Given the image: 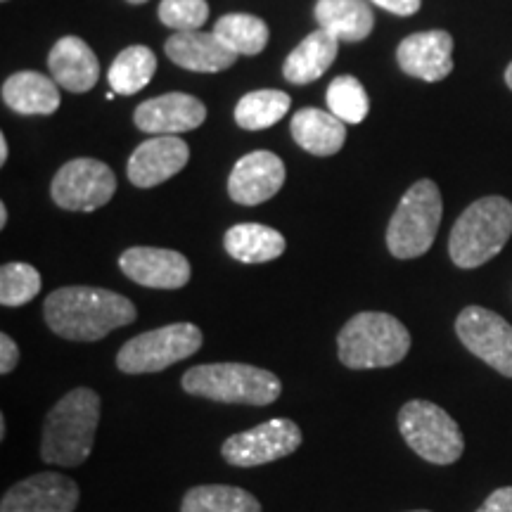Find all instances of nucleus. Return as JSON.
<instances>
[{"mask_svg": "<svg viewBox=\"0 0 512 512\" xmlns=\"http://www.w3.org/2000/svg\"><path fill=\"white\" fill-rule=\"evenodd\" d=\"M512 235V202L491 195L472 202L458 216L448 238V254L458 268H479L501 254Z\"/></svg>", "mask_w": 512, "mask_h": 512, "instance_id": "nucleus-4", "label": "nucleus"}, {"mask_svg": "<svg viewBox=\"0 0 512 512\" xmlns=\"http://www.w3.org/2000/svg\"><path fill=\"white\" fill-rule=\"evenodd\" d=\"M81 491L72 477L36 472L5 491L0 512H74Z\"/></svg>", "mask_w": 512, "mask_h": 512, "instance_id": "nucleus-12", "label": "nucleus"}, {"mask_svg": "<svg viewBox=\"0 0 512 512\" xmlns=\"http://www.w3.org/2000/svg\"><path fill=\"white\" fill-rule=\"evenodd\" d=\"M159 19L174 31H200L209 19L207 0H162Z\"/></svg>", "mask_w": 512, "mask_h": 512, "instance_id": "nucleus-31", "label": "nucleus"}, {"mask_svg": "<svg viewBox=\"0 0 512 512\" xmlns=\"http://www.w3.org/2000/svg\"><path fill=\"white\" fill-rule=\"evenodd\" d=\"M55 79L38 72H17L3 83V102L17 114H55L60 107Z\"/></svg>", "mask_w": 512, "mask_h": 512, "instance_id": "nucleus-22", "label": "nucleus"}, {"mask_svg": "<svg viewBox=\"0 0 512 512\" xmlns=\"http://www.w3.org/2000/svg\"><path fill=\"white\" fill-rule=\"evenodd\" d=\"M41 273L34 266L22 264V261H12L0 268V304L24 306L41 292Z\"/></svg>", "mask_w": 512, "mask_h": 512, "instance_id": "nucleus-30", "label": "nucleus"}, {"mask_svg": "<svg viewBox=\"0 0 512 512\" xmlns=\"http://www.w3.org/2000/svg\"><path fill=\"white\" fill-rule=\"evenodd\" d=\"M290 105V95L283 91H273V88L252 91L235 107V121L245 131H264V128L278 124L290 112Z\"/></svg>", "mask_w": 512, "mask_h": 512, "instance_id": "nucleus-27", "label": "nucleus"}, {"mask_svg": "<svg viewBox=\"0 0 512 512\" xmlns=\"http://www.w3.org/2000/svg\"><path fill=\"white\" fill-rule=\"evenodd\" d=\"M117 192V176L98 159H72L57 171L50 195L60 209L95 211L105 207Z\"/></svg>", "mask_w": 512, "mask_h": 512, "instance_id": "nucleus-10", "label": "nucleus"}, {"mask_svg": "<svg viewBox=\"0 0 512 512\" xmlns=\"http://www.w3.org/2000/svg\"><path fill=\"white\" fill-rule=\"evenodd\" d=\"M8 138L0 136V164L5 166V162H8Z\"/></svg>", "mask_w": 512, "mask_h": 512, "instance_id": "nucleus-35", "label": "nucleus"}, {"mask_svg": "<svg viewBox=\"0 0 512 512\" xmlns=\"http://www.w3.org/2000/svg\"><path fill=\"white\" fill-rule=\"evenodd\" d=\"M133 119L140 131L152 136H181L185 131H195L207 119V107L195 95L166 93L138 105Z\"/></svg>", "mask_w": 512, "mask_h": 512, "instance_id": "nucleus-16", "label": "nucleus"}, {"mask_svg": "<svg viewBox=\"0 0 512 512\" xmlns=\"http://www.w3.org/2000/svg\"><path fill=\"white\" fill-rule=\"evenodd\" d=\"M157 72V55L147 46H131L114 57L110 74V86L119 95H136L143 91Z\"/></svg>", "mask_w": 512, "mask_h": 512, "instance_id": "nucleus-26", "label": "nucleus"}, {"mask_svg": "<svg viewBox=\"0 0 512 512\" xmlns=\"http://www.w3.org/2000/svg\"><path fill=\"white\" fill-rule=\"evenodd\" d=\"M399 432L403 441L432 465L458 463L465 451L458 422L432 401H408L399 411Z\"/></svg>", "mask_w": 512, "mask_h": 512, "instance_id": "nucleus-7", "label": "nucleus"}, {"mask_svg": "<svg viewBox=\"0 0 512 512\" xmlns=\"http://www.w3.org/2000/svg\"><path fill=\"white\" fill-rule=\"evenodd\" d=\"M50 74L69 93H86L100 79V62L93 48L79 36H64L48 55Z\"/></svg>", "mask_w": 512, "mask_h": 512, "instance_id": "nucleus-19", "label": "nucleus"}, {"mask_svg": "<svg viewBox=\"0 0 512 512\" xmlns=\"http://www.w3.org/2000/svg\"><path fill=\"white\" fill-rule=\"evenodd\" d=\"M202 330L192 323H171L131 337L117 354V368L126 375L162 373L202 349Z\"/></svg>", "mask_w": 512, "mask_h": 512, "instance_id": "nucleus-8", "label": "nucleus"}, {"mask_svg": "<svg viewBox=\"0 0 512 512\" xmlns=\"http://www.w3.org/2000/svg\"><path fill=\"white\" fill-rule=\"evenodd\" d=\"M411 512H430V510H411Z\"/></svg>", "mask_w": 512, "mask_h": 512, "instance_id": "nucleus-40", "label": "nucleus"}, {"mask_svg": "<svg viewBox=\"0 0 512 512\" xmlns=\"http://www.w3.org/2000/svg\"><path fill=\"white\" fill-rule=\"evenodd\" d=\"M214 34L238 55H259L268 46V24L261 17L230 12L216 22Z\"/></svg>", "mask_w": 512, "mask_h": 512, "instance_id": "nucleus-28", "label": "nucleus"}, {"mask_svg": "<svg viewBox=\"0 0 512 512\" xmlns=\"http://www.w3.org/2000/svg\"><path fill=\"white\" fill-rule=\"evenodd\" d=\"M302 430L290 418H273L223 441L221 456L233 467H259L287 458L302 446Z\"/></svg>", "mask_w": 512, "mask_h": 512, "instance_id": "nucleus-9", "label": "nucleus"}, {"mask_svg": "<svg viewBox=\"0 0 512 512\" xmlns=\"http://www.w3.org/2000/svg\"><path fill=\"white\" fill-rule=\"evenodd\" d=\"M411 351V332L399 318L363 311L344 323L337 335V356L351 370L392 368Z\"/></svg>", "mask_w": 512, "mask_h": 512, "instance_id": "nucleus-3", "label": "nucleus"}, {"mask_svg": "<svg viewBox=\"0 0 512 512\" xmlns=\"http://www.w3.org/2000/svg\"><path fill=\"white\" fill-rule=\"evenodd\" d=\"M318 29L330 31L339 41H363L375 27V15L368 0H318Z\"/></svg>", "mask_w": 512, "mask_h": 512, "instance_id": "nucleus-24", "label": "nucleus"}, {"mask_svg": "<svg viewBox=\"0 0 512 512\" xmlns=\"http://www.w3.org/2000/svg\"><path fill=\"white\" fill-rule=\"evenodd\" d=\"M453 38L448 31H420L403 38L396 48L401 72L427 83L446 79L453 72Z\"/></svg>", "mask_w": 512, "mask_h": 512, "instance_id": "nucleus-17", "label": "nucleus"}, {"mask_svg": "<svg viewBox=\"0 0 512 512\" xmlns=\"http://www.w3.org/2000/svg\"><path fill=\"white\" fill-rule=\"evenodd\" d=\"M19 363V347L10 335H0V373L10 375Z\"/></svg>", "mask_w": 512, "mask_h": 512, "instance_id": "nucleus-32", "label": "nucleus"}, {"mask_svg": "<svg viewBox=\"0 0 512 512\" xmlns=\"http://www.w3.org/2000/svg\"><path fill=\"white\" fill-rule=\"evenodd\" d=\"M119 268L133 283L152 290H181L190 280V261L162 247H131L119 256Z\"/></svg>", "mask_w": 512, "mask_h": 512, "instance_id": "nucleus-14", "label": "nucleus"}, {"mask_svg": "<svg viewBox=\"0 0 512 512\" xmlns=\"http://www.w3.org/2000/svg\"><path fill=\"white\" fill-rule=\"evenodd\" d=\"M223 247L240 264H266L285 252L283 233L264 223H238L223 235Z\"/></svg>", "mask_w": 512, "mask_h": 512, "instance_id": "nucleus-23", "label": "nucleus"}, {"mask_svg": "<svg viewBox=\"0 0 512 512\" xmlns=\"http://www.w3.org/2000/svg\"><path fill=\"white\" fill-rule=\"evenodd\" d=\"M477 512H512V486L496 489L494 494L479 505Z\"/></svg>", "mask_w": 512, "mask_h": 512, "instance_id": "nucleus-33", "label": "nucleus"}, {"mask_svg": "<svg viewBox=\"0 0 512 512\" xmlns=\"http://www.w3.org/2000/svg\"><path fill=\"white\" fill-rule=\"evenodd\" d=\"M181 512H261V503L240 486L204 484L183 496Z\"/></svg>", "mask_w": 512, "mask_h": 512, "instance_id": "nucleus-25", "label": "nucleus"}, {"mask_svg": "<svg viewBox=\"0 0 512 512\" xmlns=\"http://www.w3.org/2000/svg\"><path fill=\"white\" fill-rule=\"evenodd\" d=\"M164 50L171 62L188 72H223L238 60V53H233L219 36L204 31H176Z\"/></svg>", "mask_w": 512, "mask_h": 512, "instance_id": "nucleus-18", "label": "nucleus"}, {"mask_svg": "<svg viewBox=\"0 0 512 512\" xmlns=\"http://www.w3.org/2000/svg\"><path fill=\"white\" fill-rule=\"evenodd\" d=\"M181 384L190 396L219 403H242V406H271L283 394L278 375L249 363L195 366L185 370Z\"/></svg>", "mask_w": 512, "mask_h": 512, "instance_id": "nucleus-5", "label": "nucleus"}, {"mask_svg": "<svg viewBox=\"0 0 512 512\" xmlns=\"http://www.w3.org/2000/svg\"><path fill=\"white\" fill-rule=\"evenodd\" d=\"M290 131L294 143L316 157L337 155L347 140L344 121L332 112L316 110V107H304V110L294 112Z\"/></svg>", "mask_w": 512, "mask_h": 512, "instance_id": "nucleus-20", "label": "nucleus"}, {"mask_svg": "<svg viewBox=\"0 0 512 512\" xmlns=\"http://www.w3.org/2000/svg\"><path fill=\"white\" fill-rule=\"evenodd\" d=\"M190 159V147L178 136H155L140 143L128 157V181L136 188H155L181 174Z\"/></svg>", "mask_w": 512, "mask_h": 512, "instance_id": "nucleus-15", "label": "nucleus"}, {"mask_svg": "<svg viewBox=\"0 0 512 512\" xmlns=\"http://www.w3.org/2000/svg\"><path fill=\"white\" fill-rule=\"evenodd\" d=\"M370 3L380 5L382 10L392 12L399 17H411L420 10V0H370Z\"/></svg>", "mask_w": 512, "mask_h": 512, "instance_id": "nucleus-34", "label": "nucleus"}, {"mask_svg": "<svg viewBox=\"0 0 512 512\" xmlns=\"http://www.w3.org/2000/svg\"><path fill=\"white\" fill-rule=\"evenodd\" d=\"M48 328L69 342H98L138 318L136 306L124 294L102 287L72 285L48 294L43 304Z\"/></svg>", "mask_w": 512, "mask_h": 512, "instance_id": "nucleus-1", "label": "nucleus"}, {"mask_svg": "<svg viewBox=\"0 0 512 512\" xmlns=\"http://www.w3.org/2000/svg\"><path fill=\"white\" fill-rule=\"evenodd\" d=\"M5 432H8V427H5V418L0 415V439H5Z\"/></svg>", "mask_w": 512, "mask_h": 512, "instance_id": "nucleus-38", "label": "nucleus"}, {"mask_svg": "<svg viewBox=\"0 0 512 512\" xmlns=\"http://www.w3.org/2000/svg\"><path fill=\"white\" fill-rule=\"evenodd\" d=\"M8 226V207H5V202H0V228Z\"/></svg>", "mask_w": 512, "mask_h": 512, "instance_id": "nucleus-36", "label": "nucleus"}, {"mask_svg": "<svg viewBox=\"0 0 512 512\" xmlns=\"http://www.w3.org/2000/svg\"><path fill=\"white\" fill-rule=\"evenodd\" d=\"M283 183V159L268 150H256L238 159V164L233 166L228 178V195L242 207H256L278 195Z\"/></svg>", "mask_w": 512, "mask_h": 512, "instance_id": "nucleus-13", "label": "nucleus"}, {"mask_svg": "<svg viewBox=\"0 0 512 512\" xmlns=\"http://www.w3.org/2000/svg\"><path fill=\"white\" fill-rule=\"evenodd\" d=\"M444 202L434 181H418L406 190L387 228V247L396 259H418L437 238Z\"/></svg>", "mask_w": 512, "mask_h": 512, "instance_id": "nucleus-6", "label": "nucleus"}, {"mask_svg": "<svg viewBox=\"0 0 512 512\" xmlns=\"http://www.w3.org/2000/svg\"><path fill=\"white\" fill-rule=\"evenodd\" d=\"M328 107L344 124H361L368 117L370 100L363 83L356 76H337L328 88Z\"/></svg>", "mask_w": 512, "mask_h": 512, "instance_id": "nucleus-29", "label": "nucleus"}, {"mask_svg": "<svg viewBox=\"0 0 512 512\" xmlns=\"http://www.w3.org/2000/svg\"><path fill=\"white\" fill-rule=\"evenodd\" d=\"M456 335L465 349L503 377H512V325L484 306H467L456 318Z\"/></svg>", "mask_w": 512, "mask_h": 512, "instance_id": "nucleus-11", "label": "nucleus"}, {"mask_svg": "<svg viewBox=\"0 0 512 512\" xmlns=\"http://www.w3.org/2000/svg\"><path fill=\"white\" fill-rule=\"evenodd\" d=\"M128 3H133V5H140V3H147V0H128Z\"/></svg>", "mask_w": 512, "mask_h": 512, "instance_id": "nucleus-39", "label": "nucleus"}, {"mask_svg": "<svg viewBox=\"0 0 512 512\" xmlns=\"http://www.w3.org/2000/svg\"><path fill=\"white\" fill-rule=\"evenodd\" d=\"M102 401L98 392L76 387L50 408L43 422L41 458L48 465L79 467L88 460L100 425Z\"/></svg>", "mask_w": 512, "mask_h": 512, "instance_id": "nucleus-2", "label": "nucleus"}, {"mask_svg": "<svg viewBox=\"0 0 512 512\" xmlns=\"http://www.w3.org/2000/svg\"><path fill=\"white\" fill-rule=\"evenodd\" d=\"M505 83H508L510 91H512V62L508 64V69H505Z\"/></svg>", "mask_w": 512, "mask_h": 512, "instance_id": "nucleus-37", "label": "nucleus"}, {"mask_svg": "<svg viewBox=\"0 0 512 512\" xmlns=\"http://www.w3.org/2000/svg\"><path fill=\"white\" fill-rule=\"evenodd\" d=\"M337 48V36H332L325 29H316L287 55L283 64V76L290 83H294V86H306V83L318 81L332 67V62H335Z\"/></svg>", "mask_w": 512, "mask_h": 512, "instance_id": "nucleus-21", "label": "nucleus"}]
</instances>
